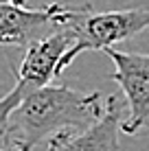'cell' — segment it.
Returning a JSON list of instances; mask_svg holds the SVG:
<instances>
[{"mask_svg": "<svg viewBox=\"0 0 149 151\" xmlns=\"http://www.w3.org/2000/svg\"><path fill=\"white\" fill-rule=\"evenodd\" d=\"M123 107L116 96L105 99V112L81 132L57 134L48 140V151H119Z\"/></svg>", "mask_w": 149, "mask_h": 151, "instance_id": "6", "label": "cell"}, {"mask_svg": "<svg viewBox=\"0 0 149 151\" xmlns=\"http://www.w3.org/2000/svg\"><path fill=\"white\" fill-rule=\"evenodd\" d=\"M73 31L68 27L50 33L48 37L35 42L27 48L22 64L15 70V86L11 92L0 96V136L7 134L9 116L13 110L35 90L48 86L55 77H59V61L73 44Z\"/></svg>", "mask_w": 149, "mask_h": 151, "instance_id": "3", "label": "cell"}, {"mask_svg": "<svg viewBox=\"0 0 149 151\" xmlns=\"http://www.w3.org/2000/svg\"><path fill=\"white\" fill-rule=\"evenodd\" d=\"M103 53L114 61L112 81L119 83L130 110L121 123V132L132 136L149 125V55L125 53L114 46Z\"/></svg>", "mask_w": 149, "mask_h": 151, "instance_id": "5", "label": "cell"}, {"mask_svg": "<svg viewBox=\"0 0 149 151\" xmlns=\"http://www.w3.org/2000/svg\"><path fill=\"white\" fill-rule=\"evenodd\" d=\"M66 27L73 31V44L59 61V75L86 50L112 48L132 40L140 31L149 29L147 9H121V11H94L90 4L75 7Z\"/></svg>", "mask_w": 149, "mask_h": 151, "instance_id": "2", "label": "cell"}, {"mask_svg": "<svg viewBox=\"0 0 149 151\" xmlns=\"http://www.w3.org/2000/svg\"><path fill=\"white\" fill-rule=\"evenodd\" d=\"M0 151H22V149H18V147H13V149H0Z\"/></svg>", "mask_w": 149, "mask_h": 151, "instance_id": "7", "label": "cell"}, {"mask_svg": "<svg viewBox=\"0 0 149 151\" xmlns=\"http://www.w3.org/2000/svg\"><path fill=\"white\" fill-rule=\"evenodd\" d=\"M105 112L101 92H77L66 86H44L29 94L9 116L7 136L13 147L31 151L57 134L81 132Z\"/></svg>", "mask_w": 149, "mask_h": 151, "instance_id": "1", "label": "cell"}, {"mask_svg": "<svg viewBox=\"0 0 149 151\" xmlns=\"http://www.w3.org/2000/svg\"><path fill=\"white\" fill-rule=\"evenodd\" d=\"M13 2H18V4H24V0H13Z\"/></svg>", "mask_w": 149, "mask_h": 151, "instance_id": "8", "label": "cell"}, {"mask_svg": "<svg viewBox=\"0 0 149 151\" xmlns=\"http://www.w3.org/2000/svg\"><path fill=\"white\" fill-rule=\"evenodd\" d=\"M75 7L70 4H46L42 9H27L13 0H0V46H24L48 37L64 29Z\"/></svg>", "mask_w": 149, "mask_h": 151, "instance_id": "4", "label": "cell"}]
</instances>
